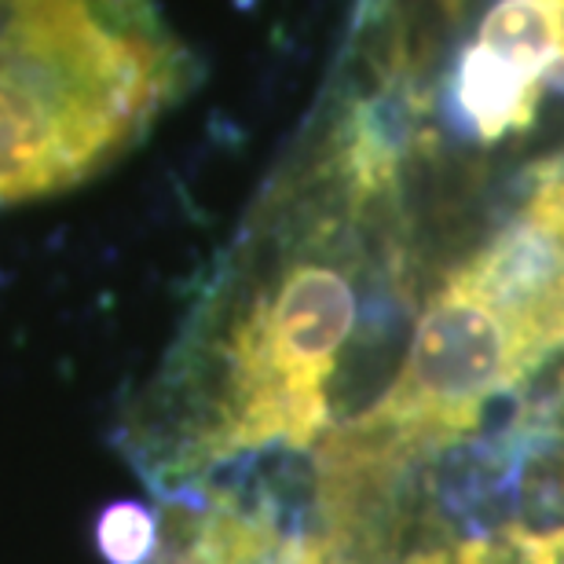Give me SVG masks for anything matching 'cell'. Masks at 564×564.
<instances>
[{
	"label": "cell",
	"instance_id": "ba28073f",
	"mask_svg": "<svg viewBox=\"0 0 564 564\" xmlns=\"http://www.w3.org/2000/svg\"><path fill=\"white\" fill-rule=\"evenodd\" d=\"M521 564H564V524L561 528H506Z\"/></svg>",
	"mask_w": 564,
	"mask_h": 564
},
{
	"label": "cell",
	"instance_id": "6da1fadb",
	"mask_svg": "<svg viewBox=\"0 0 564 564\" xmlns=\"http://www.w3.org/2000/svg\"><path fill=\"white\" fill-rule=\"evenodd\" d=\"M176 88V52L96 0H8L0 19V206L93 176Z\"/></svg>",
	"mask_w": 564,
	"mask_h": 564
},
{
	"label": "cell",
	"instance_id": "52a82bcc",
	"mask_svg": "<svg viewBox=\"0 0 564 564\" xmlns=\"http://www.w3.org/2000/svg\"><path fill=\"white\" fill-rule=\"evenodd\" d=\"M158 521L140 502H115L96 521V546L107 564H151L158 554Z\"/></svg>",
	"mask_w": 564,
	"mask_h": 564
},
{
	"label": "cell",
	"instance_id": "9c48e42d",
	"mask_svg": "<svg viewBox=\"0 0 564 564\" xmlns=\"http://www.w3.org/2000/svg\"><path fill=\"white\" fill-rule=\"evenodd\" d=\"M4 4H8V0H4Z\"/></svg>",
	"mask_w": 564,
	"mask_h": 564
},
{
	"label": "cell",
	"instance_id": "5b68a950",
	"mask_svg": "<svg viewBox=\"0 0 564 564\" xmlns=\"http://www.w3.org/2000/svg\"><path fill=\"white\" fill-rule=\"evenodd\" d=\"M455 96L462 115L469 118L473 132L484 143H495L510 132H528L535 126L539 93L543 82H532L510 63L495 59L480 44H469L455 66Z\"/></svg>",
	"mask_w": 564,
	"mask_h": 564
},
{
	"label": "cell",
	"instance_id": "7a4b0ae2",
	"mask_svg": "<svg viewBox=\"0 0 564 564\" xmlns=\"http://www.w3.org/2000/svg\"><path fill=\"white\" fill-rule=\"evenodd\" d=\"M337 217H319L297 257L239 308L217 345V392L191 433L187 466L257 451H304L330 422V378L356 330L352 250Z\"/></svg>",
	"mask_w": 564,
	"mask_h": 564
},
{
	"label": "cell",
	"instance_id": "277c9868",
	"mask_svg": "<svg viewBox=\"0 0 564 564\" xmlns=\"http://www.w3.org/2000/svg\"><path fill=\"white\" fill-rule=\"evenodd\" d=\"M532 180L524 206L451 275L502 315L539 367L564 348V165H535Z\"/></svg>",
	"mask_w": 564,
	"mask_h": 564
},
{
	"label": "cell",
	"instance_id": "8992f818",
	"mask_svg": "<svg viewBox=\"0 0 564 564\" xmlns=\"http://www.w3.org/2000/svg\"><path fill=\"white\" fill-rule=\"evenodd\" d=\"M477 44L532 82L564 63V0H499L480 19Z\"/></svg>",
	"mask_w": 564,
	"mask_h": 564
},
{
	"label": "cell",
	"instance_id": "3957f363",
	"mask_svg": "<svg viewBox=\"0 0 564 564\" xmlns=\"http://www.w3.org/2000/svg\"><path fill=\"white\" fill-rule=\"evenodd\" d=\"M532 370L535 364L502 315L447 275L425 301L389 392L352 422L436 455L473 433L484 411L521 389Z\"/></svg>",
	"mask_w": 564,
	"mask_h": 564
}]
</instances>
